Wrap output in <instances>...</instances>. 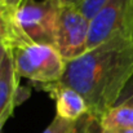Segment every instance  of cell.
Masks as SVG:
<instances>
[{"mask_svg":"<svg viewBox=\"0 0 133 133\" xmlns=\"http://www.w3.org/2000/svg\"><path fill=\"white\" fill-rule=\"evenodd\" d=\"M118 133H133V128H128V129H123V131H119Z\"/></svg>","mask_w":133,"mask_h":133,"instance_id":"d6986e66","label":"cell"},{"mask_svg":"<svg viewBox=\"0 0 133 133\" xmlns=\"http://www.w3.org/2000/svg\"><path fill=\"white\" fill-rule=\"evenodd\" d=\"M61 5L58 0H22L14 22L27 42L54 46Z\"/></svg>","mask_w":133,"mask_h":133,"instance_id":"3957f363","label":"cell"},{"mask_svg":"<svg viewBox=\"0 0 133 133\" xmlns=\"http://www.w3.org/2000/svg\"><path fill=\"white\" fill-rule=\"evenodd\" d=\"M107 3H109V0H82L80 4L76 6V9L88 21H90Z\"/></svg>","mask_w":133,"mask_h":133,"instance_id":"9c48e42d","label":"cell"},{"mask_svg":"<svg viewBox=\"0 0 133 133\" xmlns=\"http://www.w3.org/2000/svg\"><path fill=\"white\" fill-rule=\"evenodd\" d=\"M118 36L133 40V0H109L89 21L87 52Z\"/></svg>","mask_w":133,"mask_h":133,"instance_id":"277c9868","label":"cell"},{"mask_svg":"<svg viewBox=\"0 0 133 133\" xmlns=\"http://www.w3.org/2000/svg\"><path fill=\"white\" fill-rule=\"evenodd\" d=\"M39 85H42V88L46 90L52 96V98H54L57 115L59 118L67 122H76L83 115L89 112L85 99L75 89L63 85L59 82Z\"/></svg>","mask_w":133,"mask_h":133,"instance_id":"8992f818","label":"cell"},{"mask_svg":"<svg viewBox=\"0 0 133 133\" xmlns=\"http://www.w3.org/2000/svg\"><path fill=\"white\" fill-rule=\"evenodd\" d=\"M17 76L35 84H50L61 80L66 62L54 46L18 42L6 46Z\"/></svg>","mask_w":133,"mask_h":133,"instance_id":"7a4b0ae2","label":"cell"},{"mask_svg":"<svg viewBox=\"0 0 133 133\" xmlns=\"http://www.w3.org/2000/svg\"><path fill=\"white\" fill-rule=\"evenodd\" d=\"M0 44H5V36H4V34L0 31Z\"/></svg>","mask_w":133,"mask_h":133,"instance_id":"ac0fdd59","label":"cell"},{"mask_svg":"<svg viewBox=\"0 0 133 133\" xmlns=\"http://www.w3.org/2000/svg\"><path fill=\"white\" fill-rule=\"evenodd\" d=\"M123 105L132 106L133 107V75L131 76V79L127 82L125 87L123 88L119 98L116 99V102H115L114 106H123Z\"/></svg>","mask_w":133,"mask_h":133,"instance_id":"8fae6325","label":"cell"},{"mask_svg":"<svg viewBox=\"0 0 133 133\" xmlns=\"http://www.w3.org/2000/svg\"><path fill=\"white\" fill-rule=\"evenodd\" d=\"M101 132H102V127H101L99 119H94V120L92 122V125H90L89 133H101Z\"/></svg>","mask_w":133,"mask_h":133,"instance_id":"9a60e30c","label":"cell"},{"mask_svg":"<svg viewBox=\"0 0 133 133\" xmlns=\"http://www.w3.org/2000/svg\"><path fill=\"white\" fill-rule=\"evenodd\" d=\"M101 133H118V132H115V131H109V129H102Z\"/></svg>","mask_w":133,"mask_h":133,"instance_id":"ffe728a7","label":"cell"},{"mask_svg":"<svg viewBox=\"0 0 133 133\" xmlns=\"http://www.w3.org/2000/svg\"><path fill=\"white\" fill-rule=\"evenodd\" d=\"M89 21L72 5H61L54 48L65 62L79 58L87 52Z\"/></svg>","mask_w":133,"mask_h":133,"instance_id":"5b68a950","label":"cell"},{"mask_svg":"<svg viewBox=\"0 0 133 133\" xmlns=\"http://www.w3.org/2000/svg\"><path fill=\"white\" fill-rule=\"evenodd\" d=\"M74 123L75 122H67L59 118L58 115H56L53 122L46 127V129L43 133H69L74 127Z\"/></svg>","mask_w":133,"mask_h":133,"instance_id":"30bf717a","label":"cell"},{"mask_svg":"<svg viewBox=\"0 0 133 133\" xmlns=\"http://www.w3.org/2000/svg\"><path fill=\"white\" fill-rule=\"evenodd\" d=\"M19 97V78L17 76L12 58L6 52V56L3 61L0 69V116L5 112V110L17 105V98Z\"/></svg>","mask_w":133,"mask_h":133,"instance_id":"52a82bcc","label":"cell"},{"mask_svg":"<svg viewBox=\"0 0 133 133\" xmlns=\"http://www.w3.org/2000/svg\"><path fill=\"white\" fill-rule=\"evenodd\" d=\"M133 75V40L114 38L66 62L61 84L85 99L89 114L101 119L119 98Z\"/></svg>","mask_w":133,"mask_h":133,"instance_id":"6da1fadb","label":"cell"},{"mask_svg":"<svg viewBox=\"0 0 133 133\" xmlns=\"http://www.w3.org/2000/svg\"><path fill=\"white\" fill-rule=\"evenodd\" d=\"M94 119H97V118L92 116L89 112L85 114V115H83L80 119H78V120L74 123V127L71 128V131L69 133H89L92 122H93Z\"/></svg>","mask_w":133,"mask_h":133,"instance_id":"7c38bea8","label":"cell"},{"mask_svg":"<svg viewBox=\"0 0 133 133\" xmlns=\"http://www.w3.org/2000/svg\"><path fill=\"white\" fill-rule=\"evenodd\" d=\"M102 129L123 131L133 128V107L132 106H114L99 119Z\"/></svg>","mask_w":133,"mask_h":133,"instance_id":"ba28073f","label":"cell"},{"mask_svg":"<svg viewBox=\"0 0 133 133\" xmlns=\"http://www.w3.org/2000/svg\"><path fill=\"white\" fill-rule=\"evenodd\" d=\"M62 5H72V6H78L79 4H80V1L82 0H58Z\"/></svg>","mask_w":133,"mask_h":133,"instance_id":"2e32d148","label":"cell"},{"mask_svg":"<svg viewBox=\"0 0 133 133\" xmlns=\"http://www.w3.org/2000/svg\"><path fill=\"white\" fill-rule=\"evenodd\" d=\"M6 56V48L3 44H0V69H1V65H3V61Z\"/></svg>","mask_w":133,"mask_h":133,"instance_id":"e0dca14e","label":"cell"},{"mask_svg":"<svg viewBox=\"0 0 133 133\" xmlns=\"http://www.w3.org/2000/svg\"><path fill=\"white\" fill-rule=\"evenodd\" d=\"M14 107H16V105H12V106H9L6 110H5V112L0 116V133L3 131V127H4V124H5V122L9 119V116L13 114V110H14Z\"/></svg>","mask_w":133,"mask_h":133,"instance_id":"5bb4252c","label":"cell"},{"mask_svg":"<svg viewBox=\"0 0 133 133\" xmlns=\"http://www.w3.org/2000/svg\"><path fill=\"white\" fill-rule=\"evenodd\" d=\"M1 4L12 13H16V10L18 9L19 4L22 3V0H0Z\"/></svg>","mask_w":133,"mask_h":133,"instance_id":"4fadbf2b","label":"cell"}]
</instances>
